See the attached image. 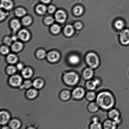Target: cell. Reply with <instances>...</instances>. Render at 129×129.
Instances as JSON below:
<instances>
[{"label":"cell","instance_id":"9","mask_svg":"<svg viewBox=\"0 0 129 129\" xmlns=\"http://www.w3.org/2000/svg\"><path fill=\"white\" fill-rule=\"evenodd\" d=\"M117 124L112 120H107L104 123V128L105 129H115L117 128Z\"/></svg>","mask_w":129,"mask_h":129},{"label":"cell","instance_id":"25","mask_svg":"<svg viewBox=\"0 0 129 129\" xmlns=\"http://www.w3.org/2000/svg\"><path fill=\"white\" fill-rule=\"evenodd\" d=\"M46 7L44 5H39L36 7V10L38 13L42 14L46 12Z\"/></svg>","mask_w":129,"mask_h":129},{"label":"cell","instance_id":"26","mask_svg":"<svg viewBox=\"0 0 129 129\" xmlns=\"http://www.w3.org/2000/svg\"><path fill=\"white\" fill-rule=\"evenodd\" d=\"M7 61L11 63H14L16 62L17 60L16 56L14 54H11L8 55L7 57Z\"/></svg>","mask_w":129,"mask_h":129},{"label":"cell","instance_id":"35","mask_svg":"<svg viewBox=\"0 0 129 129\" xmlns=\"http://www.w3.org/2000/svg\"><path fill=\"white\" fill-rule=\"evenodd\" d=\"M22 23L25 25L29 24L31 22V19L28 16H26L23 18L22 20Z\"/></svg>","mask_w":129,"mask_h":129},{"label":"cell","instance_id":"22","mask_svg":"<svg viewBox=\"0 0 129 129\" xmlns=\"http://www.w3.org/2000/svg\"><path fill=\"white\" fill-rule=\"evenodd\" d=\"M22 47V44L19 42H15L11 46L12 50L14 51L17 52L19 51Z\"/></svg>","mask_w":129,"mask_h":129},{"label":"cell","instance_id":"31","mask_svg":"<svg viewBox=\"0 0 129 129\" xmlns=\"http://www.w3.org/2000/svg\"><path fill=\"white\" fill-rule=\"evenodd\" d=\"M37 94V92L35 90L30 89L27 92V95L29 98H33L35 97Z\"/></svg>","mask_w":129,"mask_h":129},{"label":"cell","instance_id":"1","mask_svg":"<svg viewBox=\"0 0 129 129\" xmlns=\"http://www.w3.org/2000/svg\"><path fill=\"white\" fill-rule=\"evenodd\" d=\"M96 102L104 110L111 109L114 106L115 100L112 93L108 91H104L99 93L96 98Z\"/></svg>","mask_w":129,"mask_h":129},{"label":"cell","instance_id":"20","mask_svg":"<svg viewBox=\"0 0 129 129\" xmlns=\"http://www.w3.org/2000/svg\"><path fill=\"white\" fill-rule=\"evenodd\" d=\"M11 25L12 28L15 31L18 30L20 26L19 22L16 19L12 20L11 21Z\"/></svg>","mask_w":129,"mask_h":129},{"label":"cell","instance_id":"8","mask_svg":"<svg viewBox=\"0 0 129 129\" xmlns=\"http://www.w3.org/2000/svg\"><path fill=\"white\" fill-rule=\"evenodd\" d=\"M94 73L93 69L89 67L86 68L83 70L82 76L84 79L88 80L93 78Z\"/></svg>","mask_w":129,"mask_h":129},{"label":"cell","instance_id":"44","mask_svg":"<svg viewBox=\"0 0 129 129\" xmlns=\"http://www.w3.org/2000/svg\"><path fill=\"white\" fill-rule=\"evenodd\" d=\"M23 67L22 64L21 63H19L17 65V68L19 70H21Z\"/></svg>","mask_w":129,"mask_h":129},{"label":"cell","instance_id":"36","mask_svg":"<svg viewBox=\"0 0 129 129\" xmlns=\"http://www.w3.org/2000/svg\"><path fill=\"white\" fill-rule=\"evenodd\" d=\"M7 71L8 74H12L15 73L16 71V69L14 67L11 66L7 68Z\"/></svg>","mask_w":129,"mask_h":129},{"label":"cell","instance_id":"41","mask_svg":"<svg viewBox=\"0 0 129 129\" xmlns=\"http://www.w3.org/2000/svg\"><path fill=\"white\" fill-rule=\"evenodd\" d=\"M74 26L77 29H80L83 27V25L81 23L78 22L74 24Z\"/></svg>","mask_w":129,"mask_h":129},{"label":"cell","instance_id":"46","mask_svg":"<svg viewBox=\"0 0 129 129\" xmlns=\"http://www.w3.org/2000/svg\"><path fill=\"white\" fill-rule=\"evenodd\" d=\"M17 38L16 37V36H14L13 37H12V39L13 41H16V40H17Z\"/></svg>","mask_w":129,"mask_h":129},{"label":"cell","instance_id":"3","mask_svg":"<svg viewBox=\"0 0 129 129\" xmlns=\"http://www.w3.org/2000/svg\"><path fill=\"white\" fill-rule=\"evenodd\" d=\"M64 79L67 84L73 86L78 83L79 77L78 75L75 72H71L67 73L64 75Z\"/></svg>","mask_w":129,"mask_h":129},{"label":"cell","instance_id":"12","mask_svg":"<svg viewBox=\"0 0 129 129\" xmlns=\"http://www.w3.org/2000/svg\"><path fill=\"white\" fill-rule=\"evenodd\" d=\"M18 37L23 41H26L28 40L29 38V34L26 30H22L19 32Z\"/></svg>","mask_w":129,"mask_h":129},{"label":"cell","instance_id":"14","mask_svg":"<svg viewBox=\"0 0 129 129\" xmlns=\"http://www.w3.org/2000/svg\"><path fill=\"white\" fill-rule=\"evenodd\" d=\"M99 107L96 102H91L88 105V110L90 112L94 113L99 110Z\"/></svg>","mask_w":129,"mask_h":129},{"label":"cell","instance_id":"18","mask_svg":"<svg viewBox=\"0 0 129 129\" xmlns=\"http://www.w3.org/2000/svg\"><path fill=\"white\" fill-rule=\"evenodd\" d=\"M96 95L94 92L93 91H90L87 92L86 95V97L87 99L90 101H93L96 98Z\"/></svg>","mask_w":129,"mask_h":129},{"label":"cell","instance_id":"2","mask_svg":"<svg viewBox=\"0 0 129 129\" xmlns=\"http://www.w3.org/2000/svg\"><path fill=\"white\" fill-rule=\"evenodd\" d=\"M86 61L89 67L93 69H96L99 65V59L98 56L94 53L87 54L86 57Z\"/></svg>","mask_w":129,"mask_h":129},{"label":"cell","instance_id":"38","mask_svg":"<svg viewBox=\"0 0 129 129\" xmlns=\"http://www.w3.org/2000/svg\"><path fill=\"white\" fill-rule=\"evenodd\" d=\"M13 41L12 38L9 37H7L5 38L4 40V42L6 45H11Z\"/></svg>","mask_w":129,"mask_h":129},{"label":"cell","instance_id":"24","mask_svg":"<svg viewBox=\"0 0 129 129\" xmlns=\"http://www.w3.org/2000/svg\"><path fill=\"white\" fill-rule=\"evenodd\" d=\"M83 8L80 6H77L73 9V12L74 14L76 16H80L83 13Z\"/></svg>","mask_w":129,"mask_h":129},{"label":"cell","instance_id":"34","mask_svg":"<svg viewBox=\"0 0 129 129\" xmlns=\"http://www.w3.org/2000/svg\"><path fill=\"white\" fill-rule=\"evenodd\" d=\"M46 55V53H45V51L42 50H38L37 53V55L38 57L39 58L42 59L44 58Z\"/></svg>","mask_w":129,"mask_h":129},{"label":"cell","instance_id":"16","mask_svg":"<svg viewBox=\"0 0 129 129\" xmlns=\"http://www.w3.org/2000/svg\"><path fill=\"white\" fill-rule=\"evenodd\" d=\"M13 6L12 2L10 0H1V7L6 10L10 9Z\"/></svg>","mask_w":129,"mask_h":129},{"label":"cell","instance_id":"27","mask_svg":"<svg viewBox=\"0 0 129 129\" xmlns=\"http://www.w3.org/2000/svg\"><path fill=\"white\" fill-rule=\"evenodd\" d=\"M10 125L12 128L17 129L19 127L20 123L17 120H13L10 122Z\"/></svg>","mask_w":129,"mask_h":129},{"label":"cell","instance_id":"5","mask_svg":"<svg viewBox=\"0 0 129 129\" xmlns=\"http://www.w3.org/2000/svg\"><path fill=\"white\" fill-rule=\"evenodd\" d=\"M85 91L82 87H78L74 89L72 95L75 99L77 100H80L83 98L85 95Z\"/></svg>","mask_w":129,"mask_h":129},{"label":"cell","instance_id":"15","mask_svg":"<svg viewBox=\"0 0 129 129\" xmlns=\"http://www.w3.org/2000/svg\"><path fill=\"white\" fill-rule=\"evenodd\" d=\"M0 122L1 124L6 123L9 118V116L8 114L6 112H1L0 113Z\"/></svg>","mask_w":129,"mask_h":129},{"label":"cell","instance_id":"17","mask_svg":"<svg viewBox=\"0 0 129 129\" xmlns=\"http://www.w3.org/2000/svg\"><path fill=\"white\" fill-rule=\"evenodd\" d=\"M74 28L71 25L67 26L64 29V33L67 36H71L74 33Z\"/></svg>","mask_w":129,"mask_h":129},{"label":"cell","instance_id":"29","mask_svg":"<svg viewBox=\"0 0 129 129\" xmlns=\"http://www.w3.org/2000/svg\"><path fill=\"white\" fill-rule=\"evenodd\" d=\"M70 92L68 91H64L62 92L61 96L62 98L64 100L69 99L70 97Z\"/></svg>","mask_w":129,"mask_h":129},{"label":"cell","instance_id":"32","mask_svg":"<svg viewBox=\"0 0 129 129\" xmlns=\"http://www.w3.org/2000/svg\"><path fill=\"white\" fill-rule=\"evenodd\" d=\"M15 13L18 16H23L26 13V11L22 8H18L16 9L15 11Z\"/></svg>","mask_w":129,"mask_h":129},{"label":"cell","instance_id":"37","mask_svg":"<svg viewBox=\"0 0 129 129\" xmlns=\"http://www.w3.org/2000/svg\"><path fill=\"white\" fill-rule=\"evenodd\" d=\"M31 83L29 81H26L24 82L23 84L21 86L22 88H28L31 87Z\"/></svg>","mask_w":129,"mask_h":129},{"label":"cell","instance_id":"39","mask_svg":"<svg viewBox=\"0 0 129 129\" xmlns=\"http://www.w3.org/2000/svg\"><path fill=\"white\" fill-rule=\"evenodd\" d=\"M54 20L51 17H47L45 18V22L47 24H50L53 22Z\"/></svg>","mask_w":129,"mask_h":129},{"label":"cell","instance_id":"40","mask_svg":"<svg viewBox=\"0 0 129 129\" xmlns=\"http://www.w3.org/2000/svg\"><path fill=\"white\" fill-rule=\"evenodd\" d=\"M1 51L3 54H6L8 53L9 50L6 47L4 46L1 47Z\"/></svg>","mask_w":129,"mask_h":129},{"label":"cell","instance_id":"45","mask_svg":"<svg viewBox=\"0 0 129 129\" xmlns=\"http://www.w3.org/2000/svg\"><path fill=\"white\" fill-rule=\"evenodd\" d=\"M42 2L45 3H48L50 2V0H41Z\"/></svg>","mask_w":129,"mask_h":129},{"label":"cell","instance_id":"10","mask_svg":"<svg viewBox=\"0 0 129 129\" xmlns=\"http://www.w3.org/2000/svg\"><path fill=\"white\" fill-rule=\"evenodd\" d=\"M55 18L56 21L60 23L63 22L66 20V15L63 11H59L55 14Z\"/></svg>","mask_w":129,"mask_h":129},{"label":"cell","instance_id":"28","mask_svg":"<svg viewBox=\"0 0 129 129\" xmlns=\"http://www.w3.org/2000/svg\"><path fill=\"white\" fill-rule=\"evenodd\" d=\"M43 84V82L41 80L37 79L34 82L33 85L34 87L36 88H41Z\"/></svg>","mask_w":129,"mask_h":129},{"label":"cell","instance_id":"7","mask_svg":"<svg viewBox=\"0 0 129 129\" xmlns=\"http://www.w3.org/2000/svg\"><path fill=\"white\" fill-rule=\"evenodd\" d=\"M121 43L123 45H127L129 44V30L125 29L121 32L120 36Z\"/></svg>","mask_w":129,"mask_h":129},{"label":"cell","instance_id":"42","mask_svg":"<svg viewBox=\"0 0 129 129\" xmlns=\"http://www.w3.org/2000/svg\"><path fill=\"white\" fill-rule=\"evenodd\" d=\"M55 7L52 6H49L48 8V11L50 13H52L53 12L55 11Z\"/></svg>","mask_w":129,"mask_h":129},{"label":"cell","instance_id":"33","mask_svg":"<svg viewBox=\"0 0 129 129\" xmlns=\"http://www.w3.org/2000/svg\"><path fill=\"white\" fill-rule=\"evenodd\" d=\"M60 27L58 25L55 24L53 25L51 28L52 32L54 34H57L60 31Z\"/></svg>","mask_w":129,"mask_h":129},{"label":"cell","instance_id":"11","mask_svg":"<svg viewBox=\"0 0 129 129\" xmlns=\"http://www.w3.org/2000/svg\"><path fill=\"white\" fill-rule=\"evenodd\" d=\"M21 82V78L18 76H14L10 78V84L15 86L19 85Z\"/></svg>","mask_w":129,"mask_h":129},{"label":"cell","instance_id":"30","mask_svg":"<svg viewBox=\"0 0 129 129\" xmlns=\"http://www.w3.org/2000/svg\"><path fill=\"white\" fill-rule=\"evenodd\" d=\"M115 26L116 28L120 30L123 28L124 26V23L122 20H118L116 21Z\"/></svg>","mask_w":129,"mask_h":129},{"label":"cell","instance_id":"13","mask_svg":"<svg viewBox=\"0 0 129 129\" xmlns=\"http://www.w3.org/2000/svg\"><path fill=\"white\" fill-rule=\"evenodd\" d=\"M59 56V54L57 52L53 51L49 52L47 55V57L50 61L55 62L58 59Z\"/></svg>","mask_w":129,"mask_h":129},{"label":"cell","instance_id":"23","mask_svg":"<svg viewBox=\"0 0 129 129\" xmlns=\"http://www.w3.org/2000/svg\"><path fill=\"white\" fill-rule=\"evenodd\" d=\"M22 75L25 78H28L31 76L32 74V72L30 68H25L23 70Z\"/></svg>","mask_w":129,"mask_h":129},{"label":"cell","instance_id":"4","mask_svg":"<svg viewBox=\"0 0 129 129\" xmlns=\"http://www.w3.org/2000/svg\"><path fill=\"white\" fill-rule=\"evenodd\" d=\"M119 111L115 109H111L108 113V116L110 119L115 121L118 124L121 121Z\"/></svg>","mask_w":129,"mask_h":129},{"label":"cell","instance_id":"43","mask_svg":"<svg viewBox=\"0 0 129 129\" xmlns=\"http://www.w3.org/2000/svg\"><path fill=\"white\" fill-rule=\"evenodd\" d=\"M6 13H5V12H2V11H1V17H0V18H1V20H2L4 18L5 16H6Z\"/></svg>","mask_w":129,"mask_h":129},{"label":"cell","instance_id":"6","mask_svg":"<svg viewBox=\"0 0 129 129\" xmlns=\"http://www.w3.org/2000/svg\"><path fill=\"white\" fill-rule=\"evenodd\" d=\"M100 81L99 79L88 80L86 83V88L89 90H94L100 84Z\"/></svg>","mask_w":129,"mask_h":129},{"label":"cell","instance_id":"21","mask_svg":"<svg viewBox=\"0 0 129 129\" xmlns=\"http://www.w3.org/2000/svg\"><path fill=\"white\" fill-rule=\"evenodd\" d=\"M90 128L91 129H102V126L101 123L98 122V120L93 121L90 125Z\"/></svg>","mask_w":129,"mask_h":129},{"label":"cell","instance_id":"19","mask_svg":"<svg viewBox=\"0 0 129 129\" xmlns=\"http://www.w3.org/2000/svg\"><path fill=\"white\" fill-rule=\"evenodd\" d=\"M69 60L71 63L73 64H78L80 62L79 57L76 55H71L70 57Z\"/></svg>","mask_w":129,"mask_h":129}]
</instances>
